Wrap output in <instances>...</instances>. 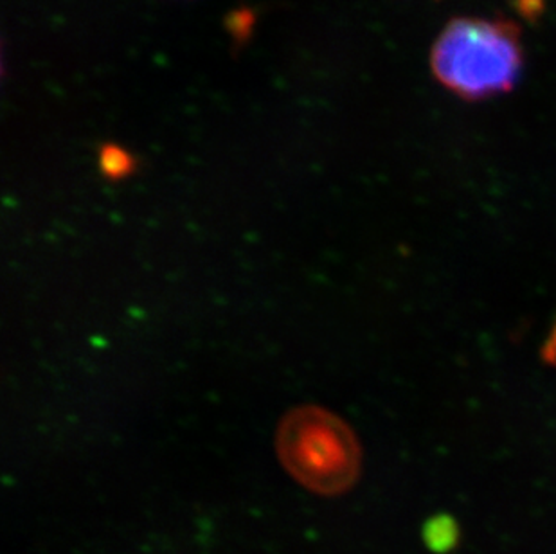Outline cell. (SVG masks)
<instances>
[{"mask_svg": "<svg viewBox=\"0 0 556 554\" xmlns=\"http://www.w3.org/2000/svg\"><path fill=\"white\" fill-rule=\"evenodd\" d=\"M525 48L519 27L503 18L462 16L448 22L431 51L434 78L462 100L506 95L519 81Z\"/></svg>", "mask_w": 556, "mask_h": 554, "instance_id": "1", "label": "cell"}, {"mask_svg": "<svg viewBox=\"0 0 556 554\" xmlns=\"http://www.w3.org/2000/svg\"><path fill=\"white\" fill-rule=\"evenodd\" d=\"M274 444L287 474L320 498L350 492L363 471V449L352 427L319 405L287 411Z\"/></svg>", "mask_w": 556, "mask_h": 554, "instance_id": "2", "label": "cell"}, {"mask_svg": "<svg viewBox=\"0 0 556 554\" xmlns=\"http://www.w3.org/2000/svg\"><path fill=\"white\" fill-rule=\"evenodd\" d=\"M101 172L109 178H123L134 169V159L130 153L119 147H105L100 153Z\"/></svg>", "mask_w": 556, "mask_h": 554, "instance_id": "3", "label": "cell"}, {"mask_svg": "<svg viewBox=\"0 0 556 554\" xmlns=\"http://www.w3.org/2000/svg\"><path fill=\"white\" fill-rule=\"evenodd\" d=\"M544 355H546L547 362L556 364V326L555 330H553L552 337H549V340H547L546 350H544Z\"/></svg>", "mask_w": 556, "mask_h": 554, "instance_id": "4", "label": "cell"}]
</instances>
